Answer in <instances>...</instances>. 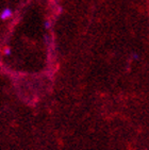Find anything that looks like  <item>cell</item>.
<instances>
[{
	"mask_svg": "<svg viewBox=\"0 0 149 150\" xmlns=\"http://www.w3.org/2000/svg\"><path fill=\"white\" fill-rule=\"evenodd\" d=\"M12 15H13V11H12L10 8H6V9H3L2 12L0 13V19L6 20V19H9V18H11Z\"/></svg>",
	"mask_w": 149,
	"mask_h": 150,
	"instance_id": "obj_1",
	"label": "cell"
},
{
	"mask_svg": "<svg viewBox=\"0 0 149 150\" xmlns=\"http://www.w3.org/2000/svg\"><path fill=\"white\" fill-rule=\"evenodd\" d=\"M44 25H45V28H46V29H49V28H50V23H49L48 20H46Z\"/></svg>",
	"mask_w": 149,
	"mask_h": 150,
	"instance_id": "obj_2",
	"label": "cell"
},
{
	"mask_svg": "<svg viewBox=\"0 0 149 150\" xmlns=\"http://www.w3.org/2000/svg\"><path fill=\"white\" fill-rule=\"evenodd\" d=\"M132 57H133V59H138V54H136V53H133Z\"/></svg>",
	"mask_w": 149,
	"mask_h": 150,
	"instance_id": "obj_4",
	"label": "cell"
},
{
	"mask_svg": "<svg viewBox=\"0 0 149 150\" xmlns=\"http://www.w3.org/2000/svg\"><path fill=\"white\" fill-rule=\"evenodd\" d=\"M4 54H6V55H9V54H11V49H9V48H6V51H4Z\"/></svg>",
	"mask_w": 149,
	"mask_h": 150,
	"instance_id": "obj_3",
	"label": "cell"
}]
</instances>
